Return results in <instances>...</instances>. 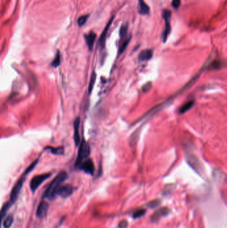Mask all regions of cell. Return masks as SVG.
Here are the masks:
<instances>
[{
	"label": "cell",
	"instance_id": "cell-1",
	"mask_svg": "<svg viewBox=\"0 0 227 228\" xmlns=\"http://www.w3.org/2000/svg\"><path fill=\"white\" fill-rule=\"evenodd\" d=\"M38 161H39V158L35 159V161H34L33 163H32L31 165L27 168V169H26L25 172L23 173V175H22L21 177H20V179L18 180L17 183L15 184V185H14V187L11 190V194H10L9 200L7 201V203H6L5 205L3 206V207H2L1 209L2 219H3L4 218V215H5L6 212L7 211V210L9 209V208L11 207L14 203H15L16 199H17V197L20 193V191H21L22 186L23 185V183L24 181H25L26 177H27L28 174H29L30 172L34 169V167H35L36 165L38 163Z\"/></svg>",
	"mask_w": 227,
	"mask_h": 228
},
{
	"label": "cell",
	"instance_id": "cell-2",
	"mask_svg": "<svg viewBox=\"0 0 227 228\" xmlns=\"http://www.w3.org/2000/svg\"><path fill=\"white\" fill-rule=\"evenodd\" d=\"M68 175L67 172L61 171L54 178L53 181L49 183L47 189L44 192L43 197L49 200H53L57 196V191L62 183L67 179Z\"/></svg>",
	"mask_w": 227,
	"mask_h": 228
},
{
	"label": "cell",
	"instance_id": "cell-3",
	"mask_svg": "<svg viewBox=\"0 0 227 228\" xmlns=\"http://www.w3.org/2000/svg\"><path fill=\"white\" fill-rule=\"evenodd\" d=\"M90 152H91V150H90V146L89 143H87L85 140L81 141L79 145L77 159H76L75 161L76 167H79V166L81 165L82 162L85 161V159H88V157L90 155Z\"/></svg>",
	"mask_w": 227,
	"mask_h": 228
},
{
	"label": "cell",
	"instance_id": "cell-4",
	"mask_svg": "<svg viewBox=\"0 0 227 228\" xmlns=\"http://www.w3.org/2000/svg\"><path fill=\"white\" fill-rule=\"evenodd\" d=\"M51 176V173H46L40 174V175L33 177L31 180V181H30V189H31V191L34 193L39 188V186L43 183V182L47 180Z\"/></svg>",
	"mask_w": 227,
	"mask_h": 228
},
{
	"label": "cell",
	"instance_id": "cell-5",
	"mask_svg": "<svg viewBox=\"0 0 227 228\" xmlns=\"http://www.w3.org/2000/svg\"><path fill=\"white\" fill-rule=\"evenodd\" d=\"M170 17H171V12L167 9L164 10L163 12H162V17L165 21V28H164L163 33L162 34V40H163L164 42H165L166 39H167L168 36L170 32V29H171L170 21Z\"/></svg>",
	"mask_w": 227,
	"mask_h": 228
},
{
	"label": "cell",
	"instance_id": "cell-6",
	"mask_svg": "<svg viewBox=\"0 0 227 228\" xmlns=\"http://www.w3.org/2000/svg\"><path fill=\"white\" fill-rule=\"evenodd\" d=\"M79 169L85 172V173L93 175L95 172V165H94L93 160L91 159H87L83 161L79 166Z\"/></svg>",
	"mask_w": 227,
	"mask_h": 228
},
{
	"label": "cell",
	"instance_id": "cell-7",
	"mask_svg": "<svg viewBox=\"0 0 227 228\" xmlns=\"http://www.w3.org/2000/svg\"><path fill=\"white\" fill-rule=\"evenodd\" d=\"M74 188L71 185L69 184H65V185H61L60 187L58 189L57 191V195H59L60 197L66 198L69 197L73 193Z\"/></svg>",
	"mask_w": 227,
	"mask_h": 228
},
{
	"label": "cell",
	"instance_id": "cell-8",
	"mask_svg": "<svg viewBox=\"0 0 227 228\" xmlns=\"http://www.w3.org/2000/svg\"><path fill=\"white\" fill-rule=\"evenodd\" d=\"M80 117H77L75 119L73 123V128H74V133H73V139L74 142L76 146H79L81 143V138H80V133H79V127H80Z\"/></svg>",
	"mask_w": 227,
	"mask_h": 228
},
{
	"label": "cell",
	"instance_id": "cell-9",
	"mask_svg": "<svg viewBox=\"0 0 227 228\" xmlns=\"http://www.w3.org/2000/svg\"><path fill=\"white\" fill-rule=\"evenodd\" d=\"M48 209H49V204L46 201H41L38 205L36 215L39 218H43L47 215Z\"/></svg>",
	"mask_w": 227,
	"mask_h": 228
},
{
	"label": "cell",
	"instance_id": "cell-10",
	"mask_svg": "<svg viewBox=\"0 0 227 228\" xmlns=\"http://www.w3.org/2000/svg\"><path fill=\"white\" fill-rule=\"evenodd\" d=\"M186 159H187V161L188 164H189L192 168H194V169L197 171H200V161L195 155H193V154L188 153V155H186Z\"/></svg>",
	"mask_w": 227,
	"mask_h": 228
},
{
	"label": "cell",
	"instance_id": "cell-11",
	"mask_svg": "<svg viewBox=\"0 0 227 228\" xmlns=\"http://www.w3.org/2000/svg\"><path fill=\"white\" fill-rule=\"evenodd\" d=\"M96 37V34L94 33L93 31H90L88 34H86V35H84V37H85L86 44H87L88 48L90 51H91L93 48L94 43H95Z\"/></svg>",
	"mask_w": 227,
	"mask_h": 228
},
{
	"label": "cell",
	"instance_id": "cell-12",
	"mask_svg": "<svg viewBox=\"0 0 227 228\" xmlns=\"http://www.w3.org/2000/svg\"><path fill=\"white\" fill-rule=\"evenodd\" d=\"M114 19V16L113 17L111 18V19L109 20V23H107V25H106V27L105 28V29L103 30V33H101V37H100V39H99V43L100 46H101V47L103 49V48L105 47V40H106V37H107V31L109 29V27L110 25H111V24L113 23V21Z\"/></svg>",
	"mask_w": 227,
	"mask_h": 228
},
{
	"label": "cell",
	"instance_id": "cell-13",
	"mask_svg": "<svg viewBox=\"0 0 227 228\" xmlns=\"http://www.w3.org/2000/svg\"><path fill=\"white\" fill-rule=\"evenodd\" d=\"M153 55V51L152 49H144L140 52L138 55V60L140 61H148L151 59Z\"/></svg>",
	"mask_w": 227,
	"mask_h": 228
},
{
	"label": "cell",
	"instance_id": "cell-14",
	"mask_svg": "<svg viewBox=\"0 0 227 228\" xmlns=\"http://www.w3.org/2000/svg\"><path fill=\"white\" fill-rule=\"evenodd\" d=\"M138 11L140 15H148L149 13L150 9L144 0H138Z\"/></svg>",
	"mask_w": 227,
	"mask_h": 228
},
{
	"label": "cell",
	"instance_id": "cell-15",
	"mask_svg": "<svg viewBox=\"0 0 227 228\" xmlns=\"http://www.w3.org/2000/svg\"><path fill=\"white\" fill-rule=\"evenodd\" d=\"M45 149L49 150V151L51 152L52 154L55 155H63L64 153V151H65V149L63 146H60V147H51V146H47L45 148Z\"/></svg>",
	"mask_w": 227,
	"mask_h": 228
},
{
	"label": "cell",
	"instance_id": "cell-16",
	"mask_svg": "<svg viewBox=\"0 0 227 228\" xmlns=\"http://www.w3.org/2000/svg\"><path fill=\"white\" fill-rule=\"evenodd\" d=\"M194 101L193 100H190V101H188L187 102H186V103H184L183 105H182L181 107L179 108V110H178V111H179V113L182 114V113H184L186 112L187 111H188L190 109H191L192 107V106L194 105Z\"/></svg>",
	"mask_w": 227,
	"mask_h": 228
},
{
	"label": "cell",
	"instance_id": "cell-17",
	"mask_svg": "<svg viewBox=\"0 0 227 228\" xmlns=\"http://www.w3.org/2000/svg\"><path fill=\"white\" fill-rule=\"evenodd\" d=\"M168 213V209L167 208H162V209H158V211H156L155 213L153 214V215L152 216L151 219L153 221H155L156 220H158L161 216H163Z\"/></svg>",
	"mask_w": 227,
	"mask_h": 228
},
{
	"label": "cell",
	"instance_id": "cell-18",
	"mask_svg": "<svg viewBox=\"0 0 227 228\" xmlns=\"http://www.w3.org/2000/svg\"><path fill=\"white\" fill-rule=\"evenodd\" d=\"M61 53L60 51L58 50L57 51V53H56L55 57L54 58V59L53 60L51 63V66L53 67H59L61 64Z\"/></svg>",
	"mask_w": 227,
	"mask_h": 228
},
{
	"label": "cell",
	"instance_id": "cell-19",
	"mask_svg": "<svg viewBox=\"0 0 227 228\" xmlns=\"http://www.w3.org/2000/svg\"><path fill=\"white\" fill-rule=\"evenodd\" d=\"M96 77H97V75H96L95 72L93 71L91 75V78H90V82L89 84V89H88V91H89V94H91L92 91H93L94 85H95V82L96 81Z\"/></svg>",
	"mask_w": 227,
	"mask_h": 228
},
{
	"label": "cell",
	"instance_id": "cell-20",
	"mask_svg": "<svg viewBox=\"0 0 227 228\" xmlns=\"http://www.w3.org/2000/svg\"><path fill=\"white\" fill-rule=\"evenodd\" d=\"M13 222V217L12 215H9L7 216L3 220V226L4 228H10Z\"/></svg>",
	"mask_w": 227,
	"mask_h": 228
},
{
	"label": "cell",
	"instance_id": "cell-21",
	"mask_svg": "<svg viewBox=\"0 0 227 228\" xmlns=\"http://www.w3.org/2000/svg\"><path fill=\"white\" fill-rule=\"evenodd\" d=\"M130 39H131V36L129 35L128 36V37H127L126 39L124 40L123 42H122V45H120V47H119V49H118V55H120V54H122L124 51V50L126 49V47H127L128 43H129Z\"/></svg>",
	"mask_w": 227,
	"mask_h": 228
},
{
	"label": "cell",
	"instance_id": "cell-22",
	"mask_svg": "<svg viewBox=\"0 0 227 228\" xmlns=\"http://www.w3.org/2000/svg\"><path fill=\"white\" fill-rule=\"evenodd\" d=\"M89 17V14H87V15H82L80 17H79V19L77 20L78 25H79V27H82V26L87 22Z\"/></svg>",
	"mask_w": 227,
	"mask_h": 228
},
{
	"label": "cell",
	"instance_id": "cell-23",
	"mask_svg": "<svg viewBox=\"0 0 227 228\" xmlns=\"http://www.w3.org/2000/svg\"><path fill=\"white\" fill-rule=\"evenodd\" d=\"M145 212L146 210L144 209H138L134 212L133 215H132V217H133L134 219L140 218L145 214Z\"/></svg>",
	"mask_w": 227,
	"mask_h": 228
},
{
	"label": "cell",
	"instance_id": "cell-24",
	"mask_svg": "<svg viewBox=\"0 0 227 228\" xmlns=\"http://www.w3.org/2000/svg\"><path fill=\"white\" fill-rule=\"evenodd\" d=\"M127 29H128L127 24H126V25H122L121 27H120V29L119 30V35L120 38L124 37V35L126 34Z\"/></svg>",
	"mask_w": 227,
	"mask_h": 228
},
{
	"label": "cell",
	"instance_id": "cell-25",
	"mask_svg": "<svg viewBox=\"0 0 227 228\" xmlns=\"http://www.w3.org/2000/svg\"><path fill=\"white\" fill-rule=\"evenodd\" d=\"M152 87V83L151 82H147V83L144 84V85L142 86V91L144 92V93H146V92H147L149 91L150 89V88Z\"/></svg>",
	"mask_w": 227,
	"mask_h": 228
},
{
	"label": "cell",
	"instance_id": "cell-26",
	"mask_svg": "<svg viewBox=\"0 0 227 228\" xmlns=\"http://www.w3.org/2000/svg\"><path fill=\"white\" fill-rule=\"evenodd\" d=\"M128 226V222L126 221V220L124 219L122 220L121 221H120L119 224H118V228H126Z\"/></svg>",
	"mask_w": 227,
	"mask_h": 228
},
{
	"label": "cell",
	"instance_id": "cell-27",
	"mask_svg": "<svg viewBox=\"0 0 227 228\" xmlns=\"http://www.w3.org/2000/svg\"><path fill=\"white\" fill-rule=\"evenodd\" d=\"M180 4V0H172V5L174 9H178Z\"/></svg>",
	"mask_w": 227,
	"mask_h": 228
},
{
	"label": "cell",
	"instance_id": "cell-28",
	"mask_svg": "<svg viewBox=\"0 0 227 228\" xmlns=\"http://www.w3.org/2000/svg\"><path fill=\"white\" fill-rule=\"evenodd\" d=\"M159 203H160L159 200H154V201H150V203H148V205L150 207L152 208V207H156V206H157Z\"/></svg>",
	"mask_w": 227,
	"mask_h": 228
}]
</instances>
